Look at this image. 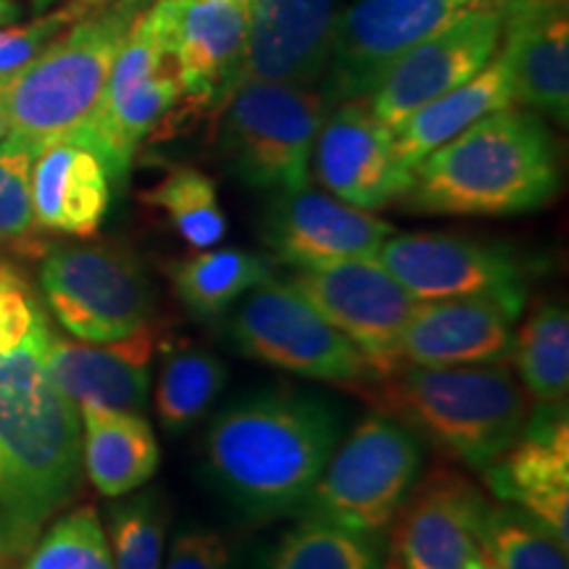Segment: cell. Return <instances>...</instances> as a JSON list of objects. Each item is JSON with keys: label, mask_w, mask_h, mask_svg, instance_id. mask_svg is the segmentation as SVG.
Instances as JSON below:
<instances>
[{"label": "cell", "mask_w": 569, "mask_h": 569, "mask_svg": "<svg viewBox=\"0 0 569 569\" xmlns=\"http://www.w3.org/2000/svg\"><path fill=\"white\" fill-rule=\"evenodd\" d=\"M46 303L0 251V569H19L82 475L80 409L48 367Z\"/></svg>", "instance_id": "1"}, {"label": "cell", "mask_w": 569, "mask_h": 569, "mask_svg": "<svg viewBox=\"0 0 569 569\" xmlns=\"http://www.w3.org/2000/svg\"><path fill=\"white\" fill-rule=\"evenodd\" d=\"M340 438L322 398L264 390L230 403L206 432L213 482L246 515L272 519L303 503Z\"/></svg>", "instance_id": "2"}, {"label": "cell", "mask_w": 569, "mask_h": 569, "mask_svg": "<svg viewBox=\"0 0 569 569\" xmlns=\"http://www.w3.org/2000/svg\"><path fill=\"white\" fill-rule=\"evenodd\" d=\"M559 188L553 140L530 111L498 109L409 169L401 201L419 213L509 217L546 206Z\"/></svg>", "instance_id": "3"}, {"label": "cell", "mask_w": 569, "mask_h": 569, "mask_svg": "<svg viewBox=\"0 0 569 569\" xmlns=\"http://www.w3.org/2000/svg\"><path fill=\"white\" fill-rule=\"evenodd\" d=\"M365 388L401 422L472 469L507 453L530 417V396L507 361L459 367L396 365Z\"/></svg>", "instance_id": "4"}, {"label": "cell", "mask_w": 569, "mask_h": 569, "mask_svg": "<svg viewBox=\"0 0 569 569\" xmlns=\"http://www.w3.org/2000/svg\"><path fill=\"white\" fill-rule=\"evenodd\" d=\"M134 13L132 0H101L19 69L0 88L9 138L34 153L74 138L101 101Z\"/></svg>", "instance_id": "5"}, {"label": "cell", "mask_w": 569, "mask_h": 569, "mask_svg": "<svg viewBox=\"0 0 569 569\" xmlns=\"http://www.w3.org/2000/svg\"><path fill=\"white\" fill-rule=\"evenodd\" d=\"M419 467L422 448L415 432L398 419L369 415L336 446L298 511L377 536L407 501Z\"/></svg>", "instance_id": "6"}, {"label": "cell", "mask_w": 569, "mask_h": 569, "mask_svg": "<svg viewBox=\"0 0 569 569\" xmlns=\"http://www.w3.org/2000/svg\"><path fill=\"white\" fill-rule=\"evenodd\" d=\"M222 103V151L232 172L259 190H303L327 117L325 96L296 84L248 82L227 92Z\"/></svg>", "instance_id": "7"}, {"label": "cell", "mask_w": 569, "mask_h": 569, "mask_svg": "<svg viewBox=\"0 0 569 569\" xmlns=\"http://www.w3.org/2000/svg\"><path fill=\"white\" fill-rule=\"evenodd\" d=\"M227 336L240 353L311 380L361 388L377 377L351 340L303 301L293 284L274 277L248 290L234 306Z\"/></svg>", "instance_id": "8"}, {"label": "cell", "mask_w": 569, "mask_h": 569, "mask_svg": "<svg viewBox=\"0 0 569 569\" xmlns=\"http://www.w3.org/2000/svg\"><path fill=\"white\" fill-rule=\"evenodd\" d=\"M40 293L63 330L106 343L151 325V284L119 246H56L40 261Z\"/></svg>", "instance_id": "9"}, {"label": "cell", "mask_w": 569, "mask_h": 569, "mask_svg": "<svg viewBox=\"0 0 569 569\" xmlns=\"http://www.w3.org/2000/svg\"><path fill=\"white\" fill-rule=\"evenodd\" d=\"M288 282L359 348L377 375L398 365V343L419 301L380 261L348 259L298 267Z\"/></svg>", "instance_id": "10"}, {"label": "cell", "mask_w": 569, "mask_h": 569, "mask_svg": "<svg viewBox=\"0 0 569 569\" xmlns=\"http://www.w3.org/2000/svg\"><path fill=\"white\" fill-rule=\"evenodd\" d=\"M457 0H359L332 21L330 88L336 101L369 98L388 69L419 40L448 24Z\"/></svg>", "instance_id": "11"}, {"label": "cell", "mask_w": 569, "mask_h": 569, "mask_svg": "<svg viewBox=\"0 0 569 569\" xmlns=\"http://www.w3.org/2000/svg\"><path fill=\"white\" fill-rule=\"evenodd\" d=\"M501 40V9H465L398 59L382 77L369 109L386 130L443 92L472 80L493 59Z\"/></svg>", "instance_id": "12"}, {"label": "cell", "mask_w": 569, "mask_h": 569, "mask_svg": "<svg viewBox=\"0 0 569 569\" xmlns=\"http://www.w3.org/2000/svg\"><path fill=\"white\" fill-rule=\"evenodd\" d=\"M377 261L417 301L528 290L525 261L511 248L457 234H390Z\"/></svg>", "instance_id": "13"}, {"label": "cell", "mask_w": 569, "mask_h": 569, "mask_svg": "<svg viewBox=\"0 0 569 569\" xmlns=\"http://www.w3.org/2000/svg\"><path fill=\"white\" fill-rule=\"evenodd\" d=\"M488 501L457 469H432L396 515L393 557L401 569H467L482 557Z\"/></svg>", "instance_id": "14"}, {"label": "cell", "mask_w": 569, "mask_h": 569, "mask_svg": "<svg viewBox=\"0 0 569 569\" xmlns=\"http://www.w3.org/2000/svg\"><path fill=\"white\" fill-rule=\"evenodd\" d=\"M528 290L419 301L398 343V365L459 367L503 361Z\"/></svg>", "instance_id": "15"}, {"label": "cell", "mask_w": 569, "mask_h": 569, "mask_svg": "<svg viewBox=\"0 0 569 569\" xmlns=\"http://www.w3.org/2000/svg\"><path fill=\"white\" fill-rule=\"evenodd\" d=\"M332 0H248V32L227 92L248 82L311 88L327 69Z\"/></svg>", "instance_id": "16"}, {"label": "cell", "mask_w": 569, "mask_h": 569, "mask_svg": "<svg viewBox=\"0 0 569 569\" xmlns=\"http://www.w3.org/2000/svg\"><path fill=\"white\" fill-rule=\"evenodd\" d=\"M317 180L338 201L377 211L407 193L409 172L393 156V140L375 119L367 98L327 113L315 142Z\"/></svg>", "instance_id": "17"}, {"label": "cell", "mask_w": 569, "mask_h": 569, "mask_svg": "<svg viewBox=\"0 0 569 569\" xmlns=\"http://www.w3.org/2000/svg\"><path fill=\"white\" fill-rule=\"evenodd\" d=\"M396 227L372 211L303 188L269 206L261 238L290 267H322L348 259H377Z\"/></svg>", "instance_id": "18"}, {"label": "cell", "mask_w": 569, "mask_h": 569, "mask_svg": "<svg viewBox=\"0 0 569 569\" xmlns=\"http://www.w3.org/2000/svg\"><path fill=\"white\" fill-rule=\"evenodd\" d=\"M503 503L528 511L559 543H569V427L565 407L530 411L507 453L482 469Z\"/></svg>", "instance_id": "19"}, {"label": "cell", "mask_w": 569, "mask_h": 569, "mask_svg": "<svg viewBox=\"0 0 569 569\" xmlns=\"http://www.w3.org/2000/svg\"><path fill=\"white\" fill-rule=\"evenodd\" d=\"M567 0H507L501 9L503 61L511 98L565 127L569 119Z\"/></svg>", "instance_id": "20"}, {"label": "cell", "mask_w": 569, "mask_h": 569, "mask_svg": "<svg viewBox=\"0 0 569 569\" xmlns=\"http://www.w3.org/2000/svg\"><path fill=\"white\" fill-rule=\"evenodd\" d=\"M163 46L174 56L184 96H222L248 32V0H156Z\"/></svg>", "instance_id": "21"}, {"label": "cell", "mask_w": 569, "mask_h": 569, "mask_svg": "<svg viewBox=\"0 0 569 569\" xmlns=\"http://www.w3.org/2000/svg\"><path fill=\"white\" fill-rule=\"evenodd\" d=\"M153 351V325L106 343L61 336L53 327L48 336V367L59 388L77 407L98 403V407L140 411L151 386Z\"/></svg>", "instance_id": "22"}, {"label": "cell", "mask_w": 569, "mask_h": 569, "mask_svg": "<svg viewBox=\"0 0 569 569\" xmlns=\"http://www.w3.org/2000/svg\"><path fill=\"white\" fill-rule=\"evenodd\" d=\"M111 203V177L101 156L61 140L32 161V213L40 230L90 238Z\"/></svg>", "instance_id": "23"}, {"label": "cell", "mask_w": 569, "mask_h": 569, "mask_svg": "<svg viewBox=\"0 0 569 569\" xmlns=\"http://www.w3.org/2000/svg\"><path fill=\"white\" fill-rule=\"evenodd\" d=\"M82 467L92 486L109 498H122L146 486L159 467L153 427L140 411L80 403Z\"/></svg>", "instance_id": "24"}, {"label": "cell", "mask_w": 569, "mask_h": 569, "mask_svg": "<svg viewBox=\"0 0 569 569\" xmlns=\"http://www.w3.org/2000/svg\"><path fill=\"white\" fill-rule=\"evenodd\" d=\"M511 103H515V98H511L507 67L501 59L490 61L472 80L461 82L459 88L425 103L422 109H417L390 132L396 161L409 172L417 161H422L427 153H432L443 142L457 138L461 130L478 122L480 117L498 109H509Z\"/></svg>", "instance_id": "25"}, {"label": "cell", "mask_w": 569, "mask_h": 569, "mask_svg": "<svg viewBox=\"0 0 569 569\" xmlns=\"http://www.w3.org/2000/svg\"><path fill=\"white\" fill-rule=\"evenodd\" d=\"M174 296L196 317H217L256 284L272 280V261L240 248H203L167 267Z\"/></svg>", "instance_id": "26"}, {"label": "cell", "mask_w": 569, "mask_h": 569, "mask_svg": "<svg viewBox=\"0 0 569 569\" xmlns=\"http://www.w3.org/2000/svg\"><path fill=\"white\" fill-rule=\"evenodd\" d=\"M507 359L517 367L530 401L538 407H565L569 393L567 306L559 301L536 306L511 336Z\"/></svg>", "instance_id": "27"}, {"label": "cell", "mask_w": 569, "mask_h": 569, "mask_svg": "<svg viewBox=\"0 0 569 569\" xmlns=\"http://www.w3.org/2000/svg\"><path fill=\"white\" fill-rule=\"evenodd\" d=\"M267 569H380V549L372 532L303 517L284 532Z\"/></svg>", "instance_id": "28"}, {"label": "cell", "mask_w": 569, "mask_h": 569, "mask_svg": "<svg viewBox=\"0 0 569 569\" xmlns=\"http://www.w3.org/2000/svg\"><path fill=\"white\" fill-rule=\"evenodd\" d=\"M227 382V369L209 351L188 348L169 356L156 388V415L167 432H184L201 419Z\"/></svg>", "instance_id": "29"}, {"label": "cell", "mask_w": 569, "mask_h": 569, "mask_svg": "<svg viewBox=\"0 0 569 569\" xmlns=\"http://www.w3.org/2000/svg\"><path fill=\"white\" fill-rule=\"evenodd\" d=\"M142 201L167 213L174 232L196 251L224 238L227 219L217 201V188L201 169L172 167L159 184L142 193Z\"/></svg>", "instance_id": "30"}, {"label": "cell", "mask_w": 569, "mask_h": 569, "mask_svg": "<svg viewBox=\"0 0 569 569\" xmlns=\"http://www.w3.org/2000/svg\"><path fill=\"white\" fill-rule=\"evenodd\" d=\"M482 553L498 569H569L567 546L528 511L498 503L480 522Z\"/></svg>", "instance_id": "31"}, {"label": "cell", "mask_w": 569, "mask_h": 569, "mask_svg": "<svg viewBox=\"0 0 569 569\" xmlns=\"http://www.w3.org/2000/svg\"><path fill=\"white\" fill-rule=\"evenodd\" d=\"M19 569H113L98 511L71 509L48 525Z\"/></svg>", "instance_id": "32"}, {"label": "cell", "mask_w": 569, "mask_h": 569, "mask_svg": "<svg viewBox=\"0 0 569 569\" xmlns=\"http://www.w3.org/2000/svg\"><path fill=\"white\" fill-rule=\"evenodd\" d=\"M167 519L151 493L127 498L111 509L109 551L113 569H161Z\"/></svg>", "instance_id": "33"}, {"label": "cell", "mask_w": 569, "mask_h": 569, "mask_svg": "<svg viewBox=\"0 0 569 569\" xmlns=\"http://www.w3.org/2000/svg\"><path fill=\"white\" fill-rule=\"evenodd\" d=\"M34 156L9 134L0 140V246L27 248L40 230L32 213Z\"/></svg>", "instance_id": "34"}, {"label": "cell", "mask_w": 569, "mask_h": 569, "mask_svg": "<svg viewBox=\"0 0 569 569\" xmlns=\"http://www.w3.org/2000/svg\"><path fill=\"white\" fill-rule=\"evenodd\" d=\"M98 3H101V0H69L61 9L46 13V17L34 21H27V24L3 27V30H0V88H3L19 69H24L27 63L56 38V34L67 30L71 21L84 17L90 9H96Z\"/></svg>", "instance_id": "35"}, {"label": "cell", "mask_w": 569, "mask_h": 569, "mask_svg": "<svg viewBox=\"0 0 569 569\" xmlns=\"http://www.w3.org/2000/svg\"><path fill=\"white\" fill-rule=\"evenodd\" d=\"M161 569H230V546L213 530H184L174 538Z\"/></svg>", "instance_id": "36"}, {"label": "cell", "mask_w": 569, "mask_h": 569, "mask_svg": "<svg viewBox=\"0 0 569 569\" xmlns=\"http://www.w3.org/2000/svg\"><path fill=\"white\" fill-rule=\"evenodd\" d=\"M507 0H457V6L461 11L465 9H503Z\"/></svg>", "instance_id": "37"}, {"label": "cell", "mask_w": 569, "mask_h": 569, "mask_svg": "<svg viewBox=\"0 0 569 569\" xmlns=\"http://www.w3.org/2000/svg\"><path fill=\"white\" fill-rule=\"evenodd\" d=\"M19 17V9L11 3V0H0V24H9Z\"/></svg>", "instance_id": "38"}, {"label": "cell", "mask_w": 569, "mask_h": 569, "mask_svg": "<svg viewBox=\"0 0 569 569\" xmlns=\"http://www.w3.org/2000/svg\"><path fill=\"white\" fill-rule=\"evenodd\" d=\"M467 569H498V567L486 557V553H482V557L478 561H472V565H469Z\"/></svg>", "instance_id": "39"}, {"label": "cell", "mask_w": 569, "mask_h": 569, "mask_svg": "<svg viewBox=\"0 0 569 569\" xmlns=\"http://www.w3.org/2000/svg\"><path fill=\"white\" fill-rule=\"evenodd\" d=\"M9 134V119H6V111H3V103H0V140Z\"/></svg>", "instance_id": "40"}, {"label": "cell", "mask_w": 569, "mask_h": 569, "mask_svg": "<svg viewBox=\"0 0 569 569\" xmlns=\"http://www.w3.org/2000/svg\"><path fill=\"white\" fill-rule=\"evenodd\" d=\"M56 3H61V0H32L34 11H46V9H51V6H56Z\"/></svg>", "instance_id": "41"}, {"label": "cell", "mask_w": 569, "mask_h": 569, "mask_svg": "<svg viewBox=\"0 0 569 569\" xmlns=\"http://www.w3.org/2000/svg\"><path fill=\"white\" fill-rule=\"evenodd\" d=\"M388 569H401V565H398L396 557H393V561H390V565H388Z\"/></svg>", "instance_id": "42"}, {"label": "cell", "mask_w": 569, "mask_h": 569, "mask_svg": "<svg viewBox=\"0 0 569 569\" xmlns=\"http://www.w3.org/2000/svg\"><path fill=\"white\" fill-rule=\"evenodd\" d=\"M132 3H134V0H132Z\"/></svg>", "instance_id": "43"}]
</instances>
